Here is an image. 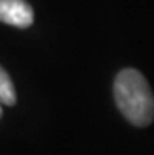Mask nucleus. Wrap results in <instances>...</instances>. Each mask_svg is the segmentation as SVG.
Returning <instances> with one entry per match:
<instances>
[{"mask_svg":"<svg viewBox=\"0 0 154 155\" xmlns=\"http://www.w3.org/2000/svg\"><path fill=\"white\" fill-rule=\"evenodd\" d=\"M115 100L131 124L146 127L154 121V94L137 69H124L115 78Z\"/></svg>","mask_w":154,"mask_h":155,"instance_id":"f257e3e1","label":"nucleus"},{"mask_svg":"<svg viewBox=\"0 0 154 155\" xmlns=\"http://www.w3.org/2000/svg\"><path fill=\"white\" fill-rule=\"evenodd\" d=\"M0 21L17 28H27L33 24V10L25 0H0Z\"/></svg>","mask_w":154,"mask_h":155,"instance_id":"f03ea898","label":"nucleus"},{"mask_svg":"<svg viewBox=\"0 0 154 155\" xmlns=\"http://www.w3.org/2000/svg\"><path fill=\"white\" fill-rule=\"evenodd\" d=\"M0 104L3 105H14L16 104V91L14 85L6 74V71L0 66Z\"/></svg>","mask_w":154,"mask_h":155,"instance_id":"7ed1b4c3","label":"nucleus"},{"mask_svg":"<svg viewBox=\"0 0 154 155\" xmlns=\"http://www.w3.org/2000/svg\"><path fill=\"white\" fill-rule=\"evenodd\" d=\"M0 117H2V107H0Z\"/></svg>","mask_w":154,"mask_h":155,"instance_id":"20e7f679","label":"nucleus"}]
</instances>
